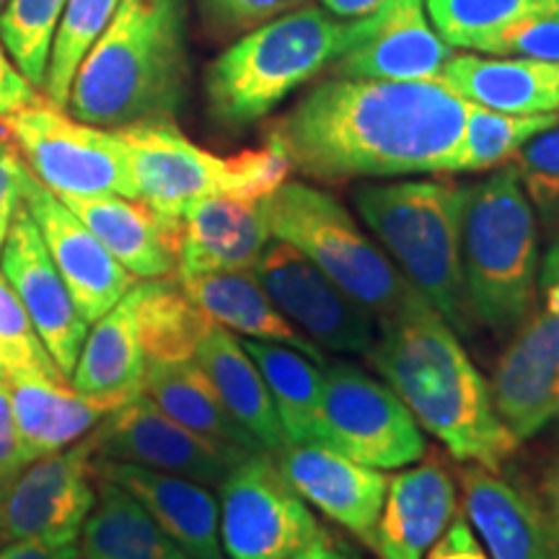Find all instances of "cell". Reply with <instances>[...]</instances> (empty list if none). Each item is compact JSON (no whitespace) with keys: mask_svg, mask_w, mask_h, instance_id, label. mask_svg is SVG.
<instances>
[{"mask_svg":"<svg viewBox=\"0 0 559 559\" xmlns=\"http://www.w3.org/2000/svg\"><path fill=\"white\" fill-rule=\"evenodd\" d=\"M456 519V487L438 461L402 469L389 479L376 526L373 551L381 559H425Z\"/></svg>","mask_w":559,"mask_h":559,"instance_id":"23","label":"cell"},{"mask_svg":"<svg viewBox=\"0 0 559 559\" xmlns=\"http://www.w3.org/2000/svg\"><path fill=\"white\" fill-rule=\"evenodd\" d=\"M304 0H202L205 21L221 34L254 29L264 21L283 16Z\"/></svg>","mask_w":559,"mask_h":559,"instance_id":"41","label":"cell"},{"mask_svg":"<svg viewBox=\"0 0 559 559\" xmlns=\"http://www.w3.org/2000/svg\"><path fill=\"white\" fill-rule=\"evenodd\" d=\"M539 223L513 166L464 187L461 275L469 317L487 330H519L539 288Z\"/></svg>","mask_w":559,"mask_h":559,"instance_id":"5","label":"cell"},{"mask_svg":"<svg viewBox=\"0 0 559 559\" xmlns=\"http://www.w3.org/2000/svg\"><path fill=\"white\" fill-rule=\"evenodd\" d=\"M187 83V0H120L75 73L68 111L102 130L174 120Z\"/></svg>","mask_w":559,"mask_h":559,"instance_id":"3","label":"cell"},{"mask_svg":"<svg viewBox=\"0 0 559 559\" xmlns=\"http://www.w3.org/2000/svg\"><path fill=\"white\" fill-rule=\"evenodd\" d=\"M94 432L50 456L26 464L0 487V544H79L96 502Z\"/></svg>","mask_w":559,"mask_h":559,"instance_id":"12","label":"cell"},{"mask_svg":"<svg viewBox=\"0 0 559 559\" xmlns=\"http://www.w3.org/2000/svg\"><path fill=\"white\" fill-rule=\"evenodd\" d=\"M469 102L438 81H321L264 143L317 181L451 174Z\"/></svg>","mask_w":559,"mask_h":559,"instance_id":"1","label":"cell"},{"mask_svg":"<svg viewBox=\"0 0 559 559\" xmlns=\"http://www.w3.org/2000/svg\"><path fill=\"white\" fill-rule=\"evenodd\" d=\"M21 166L24 160L19 158V151L0 132V249H3L11 221L21 205Z\"/></svg>","mask_w":559,"mask_h":559,"instance_id":"43","label":"cell"},{"mask_svg":"<svg viewBox=\"0 0 559 559\" xmlns=\"http://www.w3.org/2000/svg\"><path fill=\"white\" fill-rule=\"evenodd\" d=\"M120 0H68L62 11L58 32H55L50 66L45 75V99L52 107L66 109L70 86L79 73L94 41L102 37L107 24L115 16Z\"/></svg>","mask_w":559,"mask_h":559,"instance_id":"36","label":"cell"},{"mask_svg":"<svg viewBox=\"0 0 559 559\" xmlns=\"http://www.w3.org/2000/svg\"><path fill=\"white\" fill-rule=\"evenodd\" d=\"M425 559H489L487 549L481 547L477 534L466 519H453L443 536L432 544Z\"/></svg>","mask_w":559,"mask_h":559,"instance_id":"44","label":"cell"},{"mask_svg":"<svg viewBox=\"0 0 559 559\" xmlns=\"http://www.w3.org/2000/svg\"><path fill=\"white\" fill-rule=\"evenodd\" d=\"M60 200L135 277L158 280L177 272V230L166 226L145 202L117 194Z\"/></svg>","mask_w":559,"mask_h":559,"instance_id":"26","label":"cell"},{"mask_svg":"<svg viewBox=\"0 0 559 559\" xmlns=\"http://www.w3.org/2000/svg\"><path fill=\"white\" fill-rule=\"evenodd\" d=\"M272 459L300 498L373 549L386 474L326 443H285Z\"/></svg>","mask_w":559,"mask_h":559,"instance_id":"17","label":"cell"},{"mask_svg":"<svg viewBox=\"0 0 559 559\" xmlns=\"http://www.w3.org/2000/svg\"><path fill=\"white\" fill-rule=\"evenodd\" d=\"M544 234L559 230V124L539 132L508 160Z\"/></svg>","mask_w":559,"mask_h":559,"instance_id":"39","label":"cell"},{"mask_svg":"<svg viewBox=\"0 0 559 559\" xmlns=\"http://www.w3.org/2000/svg\"><path fill=\"white\" fill-rule=\"evenodd\" d=\"M26 464L29 461H26L24 445H21L9 381L0 373V487L9 485Z\"/></svg>","mask_w":559,"mask_h":559,"instance_id":"42","label":"cell"},{"mask_svg":"<svg viewBox=\"0 0 559 559\" xmlns=\"http://www.w3.org/2000/svg\"><path fill=\"white\" fill-rule=\"evenodd\" d=\"M13 415L24 445L26 461L50 456L79 443L94 432L111 412L120 409L132 396H91L75 391L70 383L47 379H11Z\"/></svg>","mask_w":559,"mask_h":559,"instance_id":"24","label":"cell"},{"mask_svg":"<svg viewBox=\"0 0 559 559\" xmlns=\"http://www.w3.org/2000/svg\"><path fill=\"white\" fill-rule=\"evenodd\" d=\"M391 3H394V0H321L324 11H330L332 16L347 19V21L376 16V13H381Z\"/></svg>","mask_w":559,"mask_h":559,"instance_id":"48","label":"cell"},{"mask_svg":"<svg viewBox=\"0 0 559 559\" xmlns=\"http://www.w3.org/2000/svg\"><path fill=\"white\" fill-rule=\"evenodd\" d=\"M321 443L381 472L417 464L428 451L417 419L394 389L349 362L324 366Z\"/></svg>","mask_w":559,"mask_h":559,"instance_id":"11","label":"cell"},{"mask_svg":"<svg viewBox=\"0 0 559 559\" xmlns=\"http://www.w3.org/2000/svg\"><path fill=\"white\" fill-rule=\"evenodd\" d=\"M551 280H559V230L551 236L547 254H544V260L539 264V288L551 283Z\"/></svg>","mask_w":559,"mask_h":559,"instance_id":"50","label":"cell"},{"mask_svg":"<svg viewBox=\"0 0 559 559\" xmlns=\"http://www.w3.org/2000/svg\"><path fill=\"white\" fill-rule=\"evenodd\" d=\"M21 202L37 223L55 267L66 280L70 296L88 324L102 319L128 296L138 277L122 267L107 247L83 226L52 190L21 166Z\"/></svg>","mask_w":559,"mask_h":559,"instance_id":"15","label":"cell"},{"mask_svg":"<svg viewBox=\"0 0 559 559\" xmlns=\"http://www.w3.org/2000/svg\"><path fill=\"white\" fill-rule=\"evenodd\" d=\"M132 288L115 309L96 319L86 334L70 376V386L81 394L135 396L143 391L145 355L138 337Z\"/></svg>","mask_w":559,"mask_h":559,"instance_id":"30","label":"cell"},{"mask_svg":"<svg viewBox=\"0 0 559 559\" xmlns=\"http://www.w3.org/2000/svg\"><path fill=\"white\" fill-rule=\"evenodd\" d=\"M438 83L459 99L508 115L559 111V62L453 55Z\"/></svg>","mask_w":559,"mask_h":559,"instance_id":"25","label":"cell"},{"mask_svg":"<svg viewBox=\"0 0 559 559\" xmlns=\"http://www.w3.org/2000/svg\"><path fill=\"white\" fill-rule=\"evenodd\" d=\"M277 311L319 349L368 355L379 340V321L337 283L285 241H270L251 270Z\"/></svg>","mask_w":559,"mask_h":559,"instance_id":"13","label":"cell"},{"mask_svg":"<svg viewBox=\"0 0 559 559\" xmlns=\"http://www.w3.org/2000/svg\"><path fill=\"white\" fill-rule=\"evenodd\" d=\"M37 102V91L21 75V70L13 66L9 52H3V47H0V120Z\"/></svg>","mask_w":559,"mask_h":559,"instance_id":"45","label":"cell"},{"mask_svg":"<svg viewBox=\"0 0 559 559\" xmlns=\"http://www.w3.org/2000/svg\"><path fill=\"white\" fill-rule=\"evenodd\" d=\"M94 474L122 485L192 559H226L218 498L202 481L122 461H91Z\"/></svg>","mask_w":559,"mask_h":559,"instance_id":"22","label":"cell"},{"mask_svg":"<svg viewBox=\"0 0 559 559\" xmlns=\"http://www.w3.org/2000/svg\"><path fill=\"white\" fill-rule=\"evenodd\" d=\"M0 559H83L79 544H39V542H11L0 547Z\"/></svg>","mask_w":559,"mask_h":559,"instance_id":"46","label":"cell"},{"mask_svg":"<svg viewBox=\"0 0 559 559\" xmlns=\"http://www.w3.org/2000/svg\"><path fill=\"white\" fill-rule=\"evenodd\" d=\"M360 218L453 332H469L461 275L464 187L453 179H409L355 187Z\"/></svg>","mask_w":559,"mask_h":559,"instance_id":"6","label":"cell"},{"mask_svg":"<svg viewBox=\"0 0 559 559\" xmlns=\"http://www.w3.org/2000/svg\"><path fill=\"white\" fill-rule=\"evenodd\" d=\"M430 24L451 47L479 50L485 39L526 19H559V0H425Z\"/></svg>","mask_w":559,"mask_h":559,"instance_id":"35","label":"cell"},{"mask_svg":"<svg viewBox=\"0 0 559 559\" xmlns=\"http://www.w3.org/2000/svg\"><path fill=\"white\" fill-rule=\"evenodd\" d=\"M115 132L128 143L138 200L171 230L192 202L213 194L267 198L290 171L283 153L267 143L260 151L223 158L194 145L174 120L140 122Z\"/></svg>","mask_w":559,"mask_h":559,"instance_id":"8","label":"cell"},{"mask_svg":"<svg viewBox=\"0 0 559 559\" xmlns=\"http://www.w3.org/2000/svg\"><path fill=\"white\" fill-rule=\"evenodd\" d=\"M536 495H539L544 513H547L551 539H555V547L559 555V451L555 453V459L549 461L547 472H544V477H542L539 492Z\"/></svg>","mask_w":559,"mask_h":559,"instance_id":"47","label":"cell"},{"mask_svg":"<svg viewBox=\"0 0 559 559\" xmlns=\"http://www.w3.org/2000/svg\"><path fill=\"white\" fill-rule=\"evenodd\" d=\"M218 508L226 559H290L326 536L267 451L249 453L223 477Z\"/></svg>","mask_w":559,"mask_h":559,"instance_id":"10","label":"cell"},{"mask_svg":"<svg viewBox=\"0 0 559 559\" xmlns=\"http://www.w3.org/2000/svg\"><path fill=\"white\" fill-rule=\"evenodd\" d=\"M542 296H544V311L559 317V280H551V283L542 285Z\"/></svg>","mask_w":559,"mask_h":559,"instance_id":"51","label":"cell"},{"mask_svg":"<svg viewBox=\"0 0 559 559\" xmlns=\"http://www.w3.org/2000/svg\"><path fill=\"white\" fill-rule=\"evenodd\" d=\"M489 391L521 443L559 417V317L542 311L523 321L495 366Z\"/></svg>","mask_w":559,"mask_h":559,"instance_id":"18","label":"cell"},{"mask_svg":"<svg viewBox=\"0 0 559 559\" xmlns=\"http://www.w3.org/2000/svg\"><path fill=\"white\" fill-rule=\"evenodd\" d=\"M177 280L192 304L215 324L226 326L228 332L241 334L247 340L296 347L311 360H317L319 366L330 362L324 358V349L313 345L277 311L254 272H202V275Z\"/></svg>","mask_w":559,"mask_h":559,"instance_id":"27","label":"cell"},{"mask_svg":"<svg viewBox=\"0 0 559 559\" xmlns=\"http://www.w3.org/2000/svg\"><path fill=\"white\" fill-rule=\"evenodd\" d=\"M481 55L498 58H528L542 62H559V19H526L508 26L479 45Z\"/></svg>","mask_w":559,"mask_h":559,"instance_id":"40","label":"cell"},{"mask_svg":"<svg viewBox=\"0 0 559 559\" xmlns=\"http://www.w3.org/2000/svg\"><path fill=\"white\" fill-rule=\"evenodd\" d=\"M132 296H135L138 337L145 366L192 360L210 319L181 290L179 280L171 283L158 277L135 283Z\"/></svg>","mask_w":559,"mask_h":559,"instance_id":"33","label":"cell"},{"mask_svg":"<svg viewBox=\"0 0 559 559\" xmlns=\"http://www.w3.org/2000/svg\"><path fill=\"white\" fill-rule=\"evenodd\" d=\"M290 559H355V557H349L345 549L334 547V544H332V539H330V536H324V539L313 542V544H311V547L300 549V551H298V555H293Z\"/></svg>","mask_w":559,"mask_h":559,"instance_id":"49","label":"cell"},{"mask_svg":"<svg viewBox=\"0 0 559 559\" xmlns=\"http://www.w3.org/2000/svg\"><path fill=\"white\" fill-rule=\"evenodd\" d=\"M26 169L58 198L138 200L128 143L120 132L79 122L52 104H32L0 120Z\"/></svg>","mask_w":559,"mask_h":559,"instance_id":"9","label":"cell"},{"mask_svg":"<svg viewBox=\"0 0 559 559\" xmlns=\"http://www.w3.org/2000/svg\"><path fill=\"white\" fill-rule=\"evenodd\" d=\"M464 510L489 559H559L539 495L479 464H466Z\"/></svg>","mask_w":559,"mask_h":559,"instance_id":"21","label":"cell"},{"mask_svg":"<svg viewBox=\"0 0 559 559\" xmlns=\"http://www.w3.org/2000/svg\"><path fill=\"white\" fill-rule=\"evenodd\" d=\"M94 459L122 461L218 487L223 477L257 451H239L198 436L153 404L145 391L124 402L94 430Z\"/></svg>","mask_w":559,"mask_h":559,"instance_id":"14","label":"cell"},{"mask_svg":"<svg viewBox=\"0 0 559 559\" xmlns=\"http://www.w3.org/2000/svg\"><path fill=\"white\" fill-rule=\"evenodd\" d=\"M267 383L277 419L288 443H321V391L324 366L296 347L277 342L241 340Z\"/></svg>","mask_w":559,"mask_h":559,"instance_id":"32","label":"cell"},{"mask_svg":"<svg viewBox=\"0 0 559 559\" xmlns=\"http://www.w3.org/2000/svg\"><path fill=\"white\" fill-rule=\"evenodd\" d=\"M194 360L205 370L213 389L218 391L228 415L257 440L262 451L277 453L288 443L267 383H264L257 362L243 349L241 340L234 337V332L210 319L198 349H194Z\"/></svg>","mask_w":559,"mask_h":559,"instance_id":"28","label":"cell"},{"mask_svg":"<svg viewBox=\"0 0 559 559\" xmlns=\"http://www.w3.org/2000/svg\"><path fill=\"white\" fill-rule=\"evenodd\" d=\"M5 3H9V0H0V11H3V9H5Z\"/></svg>","mask_w":559,"mask_h":559,"instance_id":"52","label":"cell"},{"mask_svg":"<svg viewBox=\"0 0 559 559\" xmlns=\"http://www.w3.org/2000/svg\"><path fill=\"white\" fill-rule=\"evenodd\" d=\"M453 47L425 16V0H394L370 16V32L332 66L337 79L440 81Z\"/></svg>","mask_w":559,"mask_h":559,"instance_id":"20","label":"cell"},{"mask_svg":"<svg viewBox=\"0 0 559 559\" xmlns=\"http://www.w3.org/2000/svg\"><path fill=\"white\" fill-rule=\"evenodd\" d=\"M559 124V111L549 115H508L469 104L461 132L453 171H489L506 166L523 143Z\"/></svg>","mask_w":559,"mask_h":559,"instance_id":"34","label":"cell"},{"mask_svg":"<svg viewBox=\"0 0 559 559\" xmlns=\"http://www.w3.org/2000/svg\"><path fill=\"white\" fill-rule=\"evenodd\" d=\"M0 373L11 379L70 381L52 360L50 349L34 330L29 313L24 311L3 272H0Z\"/></svg>","mask_w":559,"mask_h":559,"instance_id":"38","label":"cell"},{"mask_svg":"<svg viewBox=\"0 0 559 559\" xmlns=\"http://www.w3.org/2000/svg\"><path fill=\"white\" fill-rule=\"evenodd\" d=\"M264 207L272 239L298 249L349 298L366 306L379 326L432 309L330 192L306 181H283L264 198Z\"/></svg>","mask_w":559,"mask_h":559,"instance_id":"7","label":"cell"},{"mask_svg":"<svg viewBox=\"0 0 559 559\" xmlns=\"http://www.w3.org/2000/svg\"><path fill=\"white\" fill-rule=\"evenodd\" d=\"M370 32V16L337 21L319 5L293 9L254 26L205 73L207 115L223 130H243L272 115L293 91L332 68Z\"/></svg>","mask_w":559,"mask_h":559,"instance_id":"4","label":"cell"},{"mask_svg":"<svg viewBox=\"0 0 559 559\" xmlns=\"http://www.w3.org/2000/svg\"><path fill=\"white\" fill-rule=\"evenodd\" d=\"M143 391L160 412L198 436L228 449L262 451L257 440L228 415L218 391L194 358L166 362V366H145Z\"/></svg>","mask_w":559,"mask_h":559,"instance_id":"31","label":"cell"},{"mask_svg":"<svg viewBox=\"0 0 559 559\" xmlns=\"http://www.w3.org/2000/svg\"><path fill=\"white\" fill-rule=\"evenodd\" d=\"M68 0H9L0 11V41L34 88L45 86L55 32Z\"/></svg>","mask_w":559,"mask_h":559,"instance_id":"37","label":"cell"},{"mask_svg":"<svg viewBox=\"0 0 559 559\" xmlns=\"http://www.w3.org/2000/svg\"><path fill=\"white\" fill-rule=\"evenodd\" d=\"M96 502L79 536L83 559H192L117 481L94 474Z\"/></svg>","mask_w":559,"mask_h":559,"instance_id":"29","label":"cell"},{"mask_svg":"<svg viewBox=\"0 0 559 559\" xmlns=\"http://www.w3.org/2000/svg\"><path fill=\"white\" fill-rule=\"evenodd\" d=\"M0 272L9 280L24 311L29 313L34 330L50 349L52 360L70 379L91 324L70 296L66 280L55 267L47 243L24 202L13 215L9 236L0 249Z\"/></svg>","mask_w":559,"mask_h":559,"instance_id":"16","label":"cell"},{"mask_svg":"<svg viewBox=\"0 0 559 559\" xmlns=\"http://www.w3.org/2000/svg\"><path fill=\"white\" fill-rule=\"evenodd\" d=\"M370 366L453 459L500 472L521 440L495 409L489 381L436 311L379 326Z\"/></svg>","mask_w":559,"mask_h":559,"instance_id":"2","label":"cell"},{"mask_svg":"<svg viewBox=\"0 0 559 559\" xmlns=\"http://www.w3.org/2000/svg\"><path fill=\"white\" fill-rule=\"evenodd\" d=\"M270 241L264 198H202L185 210L177 226V277L202 272H251Z\"/></svg>","mask_w":559,"mask_h":559,"instance_id":"19","label":"cell"}]
</instances>
